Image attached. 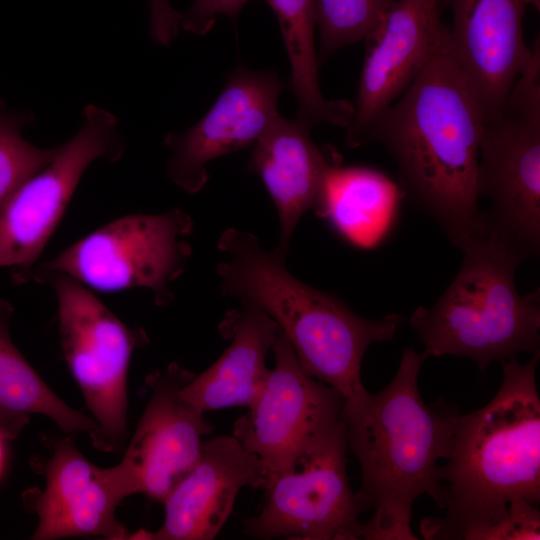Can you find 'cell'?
I'll return each mask as SVG.
<instances>
[{
  "label": "cell",
  "instance_id": "cell-1",
  "mask_svg": "<svg viewBox=\"0 0 540 540\" xmlns=\"http://www.w3.org/2000/svg\"><path fill=\"white\" fill-rule=\"evenodd\" d=\"M484 118L450 47L449 29L404 92L368 128L395 161L403 198L462 250L484 239L477 170Z\"/></svg>",
  "mask_w": 540,
  "mask_h": 540
},
{
  "label": "cell",
  "instance_id": "cell-2",
  "mask_svg": "<svg viewBox=\"0 0 540 540\" xmlns=\"http://www.w3.org/2000/svg\"><path fill=\"white\" fill-rule=\"evenodd\" d=\"M427 358L406 348L383 390L345 404L348 448L361 469L356 508L359 515L373 512L363 523V539L417 540L410 522L422 494L445 509L437 461L450 457L459 414L443 400L426 404L422 399L418 377Z\"/></svg>",
  "mask_w": 540,
  "mask_h": 540
},
{
  "label": "cell",
  "instance_id": "cell-3",
  "mask_svg": "<svg viewBox=\"0 0 540 540\" xmlns=\"http://www.w3.org/2000/svg\"><path fill=\"white\" fill-rule=\"evenodd\" d=\"M529 362H500L502 384L484 407L459 415L448 463L437 467L445 488L446 515L427 518L425 539H465L492 525L509 502L540 503V398L536 367Z\"/></svg>",
  "mask_w": 540,
  "mask_h": 540
},
{
  "label": "cell",
  "instance_id": "cell-4",
  "mask_svg": "<svg viewBox=\"0 0 540 540\" xmlns=\"http://www.w3.org/2000/svg\"><path fill=\"white\" fill-rule=\"evenodd\" d=\"M217 247L225 255L217 268L223 295L273 319L303 370L339 392L345 403L364 397L361 364L367 348L391 340L405 318L397 313L381 319L358 316L334 294L293 276L286 258L263 249L249 232L229 228Z\"/></svg>",
  "mask_w": 540,
  "mask_h": 540
},
{
  "label": "cell",
  "instance_id": "cell-5",
  "mask_svg": "<svg viewBox=\"0 0 540 540\" xmlns=\"http://www.w3.org/2000/svg\"><path fill=\"white\" fill-rule=\"evenodd\" d=\"M461 251L462 265L447 289L409 317L423 352L466 357L480 371L521 352H540V292L517 291L514 274L522 261L488 238Z\"/></svg>",
  "mask_w": 540,
  "mask_h": 540
},
{
  "label": "cell",
  "instance_id": "cell-6",
  "mask_svg": "<svg viewBox=\"0 0 540 540\" xmlns=\"http://www.w3.org/2000/svg\"><path fill=\"white\" fill-rule=\"evenodd\" d=\"M488 238L521 261L540 252V42L500 112L484 121L477 170Z\"/></svg>",
  "mask_w": 540,
  "mask_h": 540
},
{
  "label": "cell",
  "instance_id": "cell-7",
  "mask_svg": "<svg viewBox=\"0 0 540 540\" xmlns=\"http://www.w3.org/2000/svg\"><path fill=\"white\" fill-rule=\"evenodd\" d=\"M191 217L179 208L159 214H128L92 231L54 258L36 264L18 284L51 274L66 275L90 290H150L155 303L174 297L171 284L191 255Z\"/></svg>",
  "mask_w": 540,
  "mask_h": 540
},
{
  "label": "cell",
  "instance_id": "cell-8",
  "mask_svg": "<svg viewBox=\"0 0 540 540\" xmlns=\"http://www.w3.org/2000/svg\"><path fill=\"white\" fill-rule=\"evenodd\" d=\"M35 282L54 291L62 353L96 422L89 434L93 447L118 451L128 435V369L147 335L127 326L90 289L66 275L51 273Z\"/></svg>",
  "mask_w": 540,
  "mask_h": 540
},
{
  "label": "cell",
  "instance_id": "cell-9",
  "mask_svg": "<svg viewBox=\"0 0 540 540\" xmlns=\"http://www.w3.org/2000/svg\"><path fill=\"white\" fill-rule=\"evenodd\" d=\"M124 149L116 117L88 105L78 132L12 194L0 211V268L11 271L15 284L37 264L87 168L118 161Z\"/></svg>",
  "mask_w": 540,
  "mask_h": 540
},
{
  "label": "cell",
  "instance_id": "cell-10",
  "mask_svg": "<svg viewBox=\"0 0 540 540\" xmlns=\"http://www.w3.org/2000/svg\"><path fill=\"white\" fill-rule=\"evenodd\" d=\"M272 351L275 364L264 391L233 425V436L264 464L268 486L296 468L344 418L345 407L339 392L303 370L281 331Z\"/></svg>",
  "mask_w": 540,
  "mask_h": 540
},
{
  "label": "cell",
  "instance_id": "cell-11",
  "mask_svg": "<svg viewBox=\"0 0 540 540\" xmlns=\"http://www.w3.org/2000/svg\"><path fill=\"white\" fill-rule=\"evenodd\" d=\"M347 430L339 421L265 490L261 512L244 522L248 536L303 540L363 539V523L347 477Z\"/></svg>",
  "mask_w": 540,
  "mask_h": 540
},
{
  "label": "cell",
  "instance_id": "cell-12",
  "mask_svg": "<svg viewBox=\"0 0 540 540\" xmlns=\"http://www.w3.org/2000/svg\"><path fill=\"white\" fill-rule=\"evenodd\" d=\"M193 375L171 362L147 376L151 396L117 464L130 495L142 493L163 503L197 463L203 437L213 427L180 395Z\"/></svg>",
  "mask_w": 540,
  "mask_h": 540
},
{
  "label": "cell",
  "instance_id": "cell-13",
  "mask_svg": "<svg viewBox=\"0 0 540 540\" xmlns=\"http://www.w3.org/2000/svg\"><path fill=\"white\" fill-rule=\"evenodd\" d=\"M283 87L273 70H253L239 64L196 124L166 135L168 178L187 193L200 191L208 182L207 165L212 160L253 146L279 116Z\"/></svg>",
  "mask_w": 540,
  "mask_h": 540
},
{
  "label": "cell",
  "instance_id": "cell-14",
  "mask_svg": "<svg viewBox=\"0 0 540 540\" xmlns=\"http://www.w3.org/2000/svg\"><path fill=\"white\" fill-rule=\"evenodd\" d=\"M446 9L447 0H397L365 40L347 147L362 146L372 122L429 62L449 29L443 21Z\"/></svg>",
  "mask_w": 540,
  "mask_h": 540
},
{
  "label": "cell",
  "instance_id": "cell-15",
  "mask_svg": "<svg viewBox=\"0 0 540 540\" xmlns=\"http://www.w3.org/2000/svg\"><path fill=\"white\" fill-rule=\"evenodd\" d=\"M33 465L46 483L43 490L32 488L22 494L26 509L38 517L31 539H128L127 529L116 517L118 505L130 496L117 465L96 466L69 438L56 441L51 456Z\"/></svg>",
  "mask_w": 540,
  "mask_h": 540
},
{
  "label": "cell",
  "instance_id": "cell-16",
  "mask_svg": "<svg viewBox=\"0 0 540 540\" xmlns=\"http://www.w3.org/2000/svg\"><path fill=\"white\" fill-rule=\"evenodd\" d=\"M452 53L484 121L496 116L530 55L520 0H447Z\"/></svg>",
  "mask_w": 540,
  "mask_h": 540
},
{
  "label": "cell",
  "instance_id": "cell-17",
  "mask_svg": "<svg viewBox=\"0 0 540 540\" xmlns=\"http://www.w3.org/2000/svg\"><path fill=\"white\" fill-rule=\"evenodd\" d=\"M266 489L264 464L232 436L204 440L200 457L191 471L163 501L161 527L144 529L129 539L211 540L230 516L243 487Z\"/></svg>",
  "mask_w": 540,
  "mask_h": 540
},
{
  "label": "cell",
  "instance_id": "cell-18",
  "mask_svg": "<svg viewBox=\"0 0 540 540\" xmlns=\"http://www.w3.org/2000/svg\"><path fill=\"white\" fill-rule=\"evenodd\" d=\"M311 125L300 115H279L254 143L247 163L275 204L280 233L274 250L285 258L300 219L309 210L318 214L328 177L342 165L335 148L315 143Z\"/></svg>",
  "mask_w": 540,
  "mask_h": 540
},
{
  "label": "cell",
  "instance_id": "cell-19",
  "mask_svg": "<svg viewBox=\"0 0 540 540\" xmlns=\"http://www.w3.org/2000/svg\"><path fill=\"white\" fill-rule=\"evenodd\" d=\"M220 329L231 338L230 345L180 390L186 401L204 413L234 406L250 408L256 403L270 373L267 354L280 332L266 313L248 305L231 312Z\"/></svg>",
  "mask_w": 540,
  "mask_h": 540
},
{
  "label": "cell",
  "instance_id": "cell-20",
  "mask_svg": "<svg viewBox=\"0 0 540 540\" xmlns=\"http://www.w3.org/2000/svg\"><path fill=\"white\" fill-rule=\"evenodd\" d=\"M402 198L398 184L383 173L340 165L328 177L317 215L348 242L370 247L389 230Z\"/></svg>",
  "mask_w": 540,
  "mask_h": 540
},
{
  "label": "cell",
  "instance_id": "cell-21",
  "mask_svg": "<svg viewBox=\"0 0 540 540\" xmlns=\"http://www.w3.org/2000/svg\"><path fill=\"white\" fill-rule=\"evenodd\" d=\"M14 309L0 299V436L16 438L32 414L49 417L66 433H91L96 422L67 405L43 381L13 343Z\"/></svg>",
  "mask_w": 540,
  "mask_h": 540
},
{
  "label": "cell",
  "instance_id": "cell-22",
  "mask_svg": "<svg viewBox=\"0 0 540 540\" xmlns=\"http://www.w3.org/2000/svg\"><path fill=\"white\" fill-rule=\"evenodd\" d=\"M276 15L290 63L289 87L298 104V115L311 124L328 123L346 128L353 103L326 99L318 80L314 31V0H265Z\"/></svg>",
  "mask_w": 540,
  "mask_h": 540
},
{
  "label": "cell",
  "instance_id": "cell-23",
  "mask_svg": "<svg viewBox=\"0 0 540 540\" xmlns=\"http://www.w3.org/2000/svg\"><path fill=\"white\" fill-rule=\"evenodd\" d=\"M397 0H314L319 59L365 41Z\"/></svg>",
  "mask_w": 540,
  "mask_h": 540
},
{
  "label": "cell",
  "instance_id": "cell-24",
  "mask_svg": "<svg viewBox=\"0 0 540 540\" xmlns=\"http://www.w3.org/2000/svg\"><path fill=\"white\" fill-rule=\"evenodd\" d=\"M33 120L31 112L12 110L0 98V211L18 187L58 151V147L34 146L24 138L23 129Z\"/></svg>",
  "mask_w": 540,
  "mask_h": 540
},
{
  "label": "cell",
  "instance_id": "cell-25",
  "mask_svg": "<svg viewBox=\"0 0 540 540\" xmlns=\"http://www.w3.org/2000/svg\"><path fill=\"white\" fill-rule=\"evenodd\" d=\"M539 540L540 512L536 505L518 499L509 502L506 514L475 532L470 540Z\"/></svg>",
  "mask_w": 540,
  "mask_h": 540
},
{
  "label": "cell",
  "instance_id": "cell-26",
  "mask_svg": "<svg viewBox=\"0 0 540 540\" xmlns=\"http://www.w3.org/2000/svg\"><path fill=\"white\" fill-rule=\"evenodd\" d=\"M248 1L195 0L190 9L182 14L181 27L195 35H205L212 29L217 16L226 15L235 20Z\"/></svg>",
  "mask_w": 540,
  "mask_h": 540
},
{
  "label": "cell",
  "instance_id": "cell-27",
  "mask_svg": "<svg viewBox=\"0 0 540 540\" xmlns=\"http://www.w3.org/2000/svg\"><path fill=\"white\" fill-rule=\"evenodd\" d=\"M151 10L150 30L160 45H169L181 27L182 14L173 9L168 0H149Z\"/></svg>",
  "mask_w": 540,
  "mask_h": 540
},
{
  "label": "cell",
  "instance_id": "cell-28",
  "mask_svg": "<svg viewBox=\"0 0 540 540\" xmlns=\"http://www.w3.org/2000/svg\"><path fill=\"white\" fill-rule=\"evenodd\" d=\"M524 6H532L538 11L540 10V0H520Z\"/></svg>",
  "mask_w": 540,
  "mask_h": 540
},
{
  "label": "cell",
  "instance_id": "cell-29",
  "mask_svg": "<svg viewBox=\"0 0 540 540\" xmlns=\"http://www.w3.org/2000/svg\"><path fill=\"white\" fill-rule=\"evenodd\" d=\"M3 439L1 438L0 436V469H1V464H2V457H3V452H2V445H1V441Z\"/></svg>",
  "mask_w": 540,
  "mask_h": 540
}]
</instances>
